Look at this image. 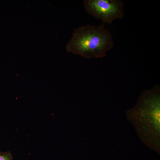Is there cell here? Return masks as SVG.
Returning a JSON list of instances; mask_svg holds the SVG:
<instances>
[{
	"label": "cell",
	"mask_w": 160,
	"mask_h": 160,
	"mask_svg": "<svg viewBox=\"0 0 160 160\" xmlns=\"http://www.w3.org/2000/svg\"><path fill=\"white\" fill-rule=\"evenodd\" d=\"M160 113L159 85L143 91L136 105L126 113L127 118L134 124L140 136L153 149L159 147Z\"/></svg>",
	"instance_id": "6da1fadb"
},
{
	"label": "cell",
	"mask_w": 160,
	"mask_h": 160,
	"mask_svg": "<svg viewBox=\"0 0 160 160\" xmlns=\"http://www.w3.org/2000/svg\"><path fill=\"white\" fill-rule=\"evenodd\" d=\"M114 45L112 35L103 23L98 26L88 25L76 28L65 49L85 58H99L105 56Z\"/></svg>",
	"instance_id": "7a4b0ae2"
},
{
	"label": "cell",
	"mask_w": 160,
	"mask_h": 160,
	"mask_svg": "<svg viewBox=\"0 0 160 160\" xmlns=\"http://www.w3.org/2000/svg\"><path fill=\"white\" fill-rule=\"evenodd\" d=\"M84 6L88 14L110 24L115 20L124 17L122 1L120 0H85Z\"/></svg>",
	"instance_id": "3957f363"
},
{
	"label": "cell",
	"mask_w": 160,
	"mask_h": 160,
	"mask_svg": "<svg viewBox=\"0 0 160 160\" xmlns=\"http://www.w3.org/2000/svg\"><path fill=\"white\" fill-rule=\"evenodd\" d=\"M0 160H13L10 152L0 151Z\"/></svg>",
	"instance_id": "277c9868"
}]
</instances>
